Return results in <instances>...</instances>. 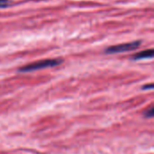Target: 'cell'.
Segmentation results:
<instances>
[{"label":"cell","instance_id":"cell-1","mask_svg":"<svg viewBox=\"0 0 154 154\" xmlns=\"http://www.w3.org/2000/svg\"><path fill=\"white\" fill-rule=\"evenodd\" d=\"M62 63V60L60 59H54V60H43L40 61L33 62L32 64L26 65L24 67H22L19 69L20 72H32V71H36L43 69H48V68H53L56 66H59Z\"/></svg>","mask_w":154,"mask_h":154},{"label":"cell","instance_id":"cell-2","mask_svg":"<svg viewBox=\"0 0 154 154\" xmlns=\"http://www.w3.org/2000/svg\"><path fill=\"white\" fill-rule=\"evenodd\" d=\"M142 44L141 41H135V42H128V43H123V44H119V45H115V46H111L108 47L106 50V54H116V53H123L125 51H130L133 50H136L137 48L140 47V45Z\"/></svg>","mask_w":154,"mask_h":154},{"label":"cell","instance_id":"cell-3","mask_svg":"<svg viewBox=\"0 0 154 154\" xmlns=\"http://www.w3.org/2000/svg\"><path fill=\"white\" fill-rule=\"evenodd\" d=\"M153 57V50H147L141 51L137 54H135L133 57L134 60H145V59H152Z\"/></svg>","mask_w":154,"mask_h":154},{"label":"cell","instance_id":"cell-4","mask_svg":"<svg viewBox=\"0 0 154 154\" xmlns=\"http://www.w3.org/2000/svg\"><path fill=\"white\" fill-rule=\"evenodd\" d=\"M154 116V108L153 106H151L149 109H147L144 113V116L146 118H152Z\"/></svg>","mask_w":154,"mask_h":154},{"label":"cell","instance_id":"cell-5","mask_svg":"<svg viewBox=\"0 0 154 154\" xmlns=\"http://www.w3.org/2000/svg\"><path fill=\"white\" fill-rule=\"evenodd\" d=\"M12 5L10 0H0V8H6Z\"/></svg>","mask_w":154,"mask_h":154},{"label":"cell","instance_id":"cell-6","mask_svg":"<svg viewBox=\"0 0 154 154\" xmlns=\"http://www.w3.org/2000/svg\"><path fill=\"white\" fill-rule=\"evenodd\" d=\"M143 90H146V89H153V85L152 84H150V85H145L143 88Z\"/></svg>","mask_w":154,"mask_h":154}]
</instances>
